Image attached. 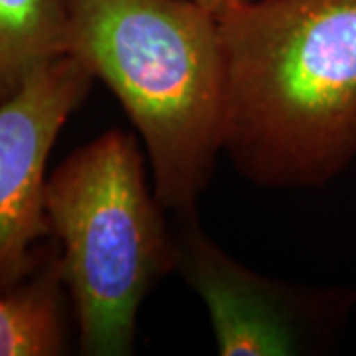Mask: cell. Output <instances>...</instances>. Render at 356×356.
<instances>
[{"label":"cell","mask_w":356,"mask_h":356,"mask_svg":"<svg viewBox=\"0 0 356 356\" xmlns=\"http://www.w3.org/2000/svg\"><path fill=\"white\" fill-rule=\"evenodd\" d=\"M224 151L255 184H325L356 156V0H234L216 14Z\"/></svg>","instance_id":"obj_1"},{"label":"cell","mask_w":356,"mask_h":356,"mask_svg":"<svg viewBox=\"0 0 356 356\" xmlns=\"http://www.w3.org/2000/svg\"><path fill=\"white\" fill-rule=\"evenodd\" d=\"M70 54L121 102L145 140L154 194L194 216L224 151L216 14L196 0H65Z\"/></svg>","instance_id":"obj_2"},{"label":"cell","mask_w":356,"mask_h":356,"mask_svg":"<svg viewBox=\"0 0 356 356\" xmlns=\"http://www.w3.org/2000/svg\"><path fill=\"white\" fill-rule=\"evenodd\" d=\"M163 212L137 140L121 129L77 147L48 177L46 214L81 355H133L140 305L177 264Z\"/></svg>","instance_id":"obj_3"},{"label":"cell","mask_w":356,"mask_h":356,"mask_svg":"<svg viewBox=\"0 0 356 356\" xmlns=\"http://www.w3.org/2000/svg\"><path fill=\"white\" fill-rule=\"evenodd\" d=\"M178 220L175 271L208 309L218 355H315L331 346L355 293L266 277L212 242L196 214Z\"/></svg>","instance_id":"obj_4"},{"label":"cell","mask_w":356,"mask_h":356,"mask_svg":"<svg viewBox=\"0 0 356 356\" xmlns=\"http://www.w3.org/2000/svg\"><path fill=\"white\" fill-rule=\"evenodd\" d=\"M93 79L88 65L65 54L0 105V295L28 280L50 250L46 165Z\"/></svg>","instance_id":"obj_5"},{"label":"cell","mask_w":356,"mask_h":356,"mask_svg":"<svg viewBox=\"0 0 356 356\" xmlns=\"http://www.w3.org/2000/svg\"><path fill=\"white\" fill-rule=\"evenodd\" d=\"M58 248L13 291L0 295V356H56L70 350V317Z\"/></svg>","instance_id":"obj_6"},{"label":"cell","mask_w":356,"mask_h":356,"mask_svg":"<svg viewBox=\"0 0 356 356\" xmlns=\"http://www.w3.org/2000/svg\"><path fill=\"white\" fill-rule=\"evenodd\" d=\"M70 54L65 0H0V105L38 67Z\"/></svg>","instance_id":"obj_7"},{"label":"cell","mask_w":356,"mask_h":356,"mask_svg":"<svg viewBox=\"0 0 356 356\" xmlns=\"http://www.w3.org/2000/svg\"><path fill=\"white\" fill-rule=\"evenodd\" d=\"M202 8H206L208 13L218 14L224 6H228L229 2H234V0H196Z\"/></svg>","instance_id":"obj_8"},{"label":"cell","mask_w":356,"mask_h":356,"mask_svg":"<svg viewBox=\"0 0 356 356\" xmlns=\"http://www.w3.org/2000/svg\"><path fill=\"white\" fill-rule=\"evenodd\" d=\"M355 299H356V291H355Z\"/></svg>","instance_id":"obj_9"}]
</instances>
